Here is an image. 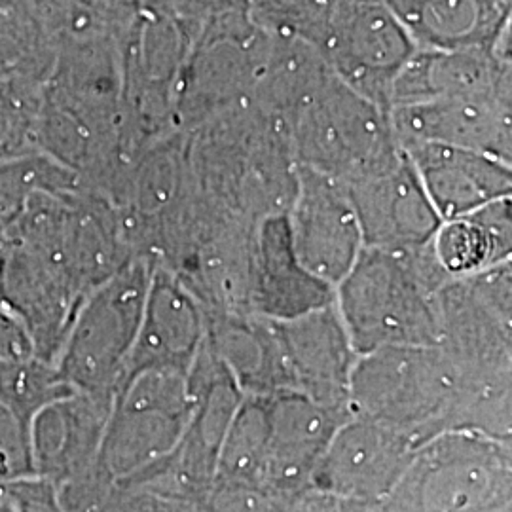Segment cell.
Wrapping results in <instances>:
<instances>
[{"label":"cell","instance_id":"52a82bcc","mask_svg":"<svg viewBox=\"0 0 512 512\" xmlns=\"http://www.w3.org/2000/svg\"><path fill=\"white\" fill-rule=\"evenodd\" d=\"M154 264L135 258L97 287L76 311L55 359L59 376L76 391L114 395L126 376L141 325Z\"/></svg>","mask_w":512,"mask_h":512},{"label":"cell","instance_id":"d6986e66","mask_svg":"<svg viewBox=\"0 0 512 512\" xmlns=\"http://www.w3.org/2000/svg\"><path fill=\"white\" fill-rule=\"evenodd\" d=\"M275 325L289 391L306 395L340 414H349V378L359 355L351 346L336 304L275 321Z\"/></svg>","mask_w":512,"mask_h":512},{"label":"cell","instance_id":"f546056e","mask_svg":"<svg viewBox=\"0 0 512 512\" xmlns=\"http://www.w3.org/2000/svg\"><path fill=\"white\" fill-rule=\"evenodd\" d=\"M46 80L0 78V162L38 154L37 124Z\"/></svg>","mask_w":512,"mask_h":512},{"label":"cell","instance_id":"1f68e13d","mask_svg":"<svg viewBox=\"0 0 512 512\" xmlns=\"http://www.w3.org/2000/svg\"><path fill=\"white\" fill-rule=\"evenodd\" d=\"M247 6L264 33L302 38L321 50L336 0H247Z\"/></svg>","mask_w":512,"mask_h":512},{"label":"cell","instance_id":"e575fe53","mask_svg":"<svg viewBox=\"0 0 512 512\" xmlns=\"http://www.w3.org/2000/svg\"><path fill=\"white\" fill-rule=\"evenodd\" d=\"M4 495L18 512H74L61 503L54 486L38 476L21 478L8 484L4 488Z\"/></svg>","mask_w":512,"mask_h":512},{"label":"cell","instance_id":"603a6c76","mask_svg":"<svg viewBox=\"0 0 512 512\" xmlns=\"http://www.w3.org/2000/svg\"><path fill=\"white\" fill-rule=\"evenodd\" d=\"M512 86L511 37L492 50H418L393 82L389 109Z\"/></svg>","mask_w":512,"mask_h":512},{"label":"cell","instance_id":"4dcf8cb0","mask_svg":"<svg viewBox=\"0 0 512 512\" xmlns=\"http://www.w3.org/2000/svg\"><path fill=\"white\" fill-rule=\"evenodd\" d=\"M74 391L52 363L29 359L23 363L0 365V404L21 423L31 427L38 410Z\"/></svg>","mask_w":512,"mask_h":512},{"label":"cell","instance_id":"7a4b0ae2","mask_svg":"<svg viewBox=\"0 0 512 512\" xmlns=\"http://www.w3.org/2000/svg\"><path fill=\"white\" fill-rule=\"evenodd\" d=\"M198 194L243 219L287 215L298 184L287 129L247 105L183 133Z\"/></svg>","mask_w":512,"mask_h":512},{"label":"cell","instance_id":"d6a6232c","mask_svg":"<svg viewBox=\"0 0 512 512\" xmlns=\"http://www.w3.org/2000/svg\"><path fill=\"white\" fill-rule=\"evenodd\" d=\"M293 499L253 488L213 482L209 494L205 495L200 512H287Z\"/></svg>","mask_w":512,"mask_h":512},{"label":"cell","instance_id":"3957f363","mask_svg":"<svg viewBox=\"0 0 512 512\" xmlns=\"http://www.w3.org/2000/svg\"><path fill=\"white\" fill-rule=\"evenodd\" d=\"M446 279L431 243L414 251L365 247L334 289L355 353L437 346L439 291Z\"/></svg>","mask_w":512,"mask_h":512},{"label":"cell","instance_id":"ffe728a7","mask_svg":"<svg viewBox=\"0 0 512 512\" xmlns=\"http://www.w3.org/2000/svg\"><path fill=\"white\" fill-rule=\"evenodd\" d=\"M205 332L207 319L202 304L175 275L154 266L122 384L147 370L188 374L202 349Z\"/></svg>","mask_w":512,"mask_h":512},{"label":"cell","instance_id":"d4e9b609","mask_svg":"<svg viewBox=\"0 0 512 512\" xmlns=\"http://www.w3.org/2000/svg\"><path fill=\"white\" fill-rule=\"evenodd\" d=\"M205 342L228 368L243 395L289 391L275 319L253 313H207Z\"/></svg>","mask_w":512,"mask_h":512},{"label":"cell","instance_id":"e0dca14e","mask_svg":"<svg viewBox=\"0 0 512 512\" xmlns=\"http://www.w3.org/2000/svg\"><path fill=\"white\" fill-rule=\"evenodd\" d=\"M0 243L6 253L2 304L29 330L38 359L54 365L86 296L55 253Z\"/></svg>","mask_w":512,"mask_h":512},{"label":"cell","instance_id":"8fae6325","mask_svg":"<svg viewBox=\"0 0 512 512\" xmlns=\"http://www.w3.org/2000/svg\"><path fill=\"white\" fill-rule=\"evenodd\" d=\"M321 52L351 90L389 110L393 82L418 48L387 0H336Z\"/></svg>","mask_w":512,"mask_h":512},{"label":"cell","instance_id":"ba28073f","mask_svg":"<svg viewBox=\"0 0 512 512\" xmlns=\"http://www.w3.org/2000/svg\"><path fill=\"white\" fill-rule=\"evenodd\" d=\"M192 414L188 374L147 370L131 376L112 397L99 452V475L120 488L167 458Z\"/></svg>","mask_w":512,"mask_h":512},{"label":"cell","instance_id":"74e56055","mask_svg":"<svg viewBox=\"0 0 512 512\" xmlns=\"http://www.w3.org/2000/svg\"><path fill=\"white\" fill-rule=\"evenodd\" d=\"M4 268H6V253H4V245L0 243V304L4 294Z\"/></svg>","mask_w":512,"mask_h":512},{"label":"cell","instance_id":"4fadbf2b","mask_svg":"<svg viewBox=\"0 0 512 512\" xmlns=\"http://www.w3.org/2000/svg\"><path fill=\"white\" fill-rule=\"evenodd\" d=\"M285 217L300 262L336 289L365 249L348 184L298 167L296 192Z\"/></svg>","mask_w":512,"mask_h":512},{"label":"cell","instance_id":"2e32d148","mask_svg":"<svg viewBox=\"0 0 512 512\" xmlns=\"http://www.w3.org/2000/svg\"><path fill=\"white\" fill-rule=\"evenodd\" d=\"M399 139L467 148L512 164V86L389 109Z\"/></svg>","mask_w":512,"mask_h":512},{"label":"cell","instance_id":"5bb4252c","mask_svg":"<svg viewBox=\"0 0 512 512\" xmlns=\"http://www.w3.org/2000/svg\"><path fill=\"white\" fill-rule=\"evenodd\" d=\"M418 448L393 427L349 414L319 459L311 488L378 505L401 480Z\"/></svg>","mask_w":512,"mask_h":512},{"label":"cell","instance_id":"8992f818","mask_svg":"<svg viewBox=\"0 0 512 512\" xmlns=\"http://www.w3.org/2000/svg\"><path fill=\"white\" fill-rule=\"evenodd\" d=\"M287 135L298 167L348 186L403 152L389 110L351 90L336 74L294 114Z\"/></svg>","mask_w":512,"mask_h":512},{"label":"cell","instance_id":"ac0fdd59","mask_svg":"<svg viewBox=\"0 0 512 512\" xmlns=\"http://www.w3.org/2000/svg\"><path fill=\"white\" fill-rule=\"evenodd\" d=\"M348 188L365 247L414 251L435 238L442 219L404 150Z\"/></svg>","mask_w":512,"mask_h":512},{"label":"cell","instance_id":"cb8c5ba5","mask_svg":"<svg viewBox=\"0 0 512 512\" xmlns=\"http://www.w3.org/2000/svg\"><path fill=\"white\" fill-rule=\"evenodd\" d=\"M418 50H492L511 37L512 0H387Z\"/></svg>","mask_w":512,"mask_h":512},{"label":"cell","instance_id":"4316f807","mask_svg":"<svg viewBox=\"0 0 512 512\" xmlns=\"http://www.w3.org/2000/svg\"><path fill=\"white\" fill-rule=\"evenodd\" d=\"M431 247L448 277L476 274L509 262L512 256L511 198L488 203L458 219L442 220Z\"/></svg>","mask_w":512,"mask_h":512},{"label":"cell","instance_id":"7402d4cb","mask_svg":"<svg viewBox=\"0 0 512 512\" xmlns=\"http://www.w3.org/2000/svg\"><path fill=\"white\" fill-rule=\"evenodd\" d=\"M334 287L306 270L294 253L285 215L256 226L249 313L275 321L293 319L334 304Z\"/></svg>","mask_w":512,"mask_h":512},{"label":"cell","instance_id":"484cf974","mask_svg":"<svg viewBox=\"0 0 512 512\" xmlns=\"http://www.w3.org/2000/svg\"><path fill=\"white\" fill-rule=\"evenodd\" d=\"M332 69L308 40L266 33L256 69L253 105L287 129L294 114L319 92Z\"/></svg>","mask_w":512,"mask_h":512},{"label":"cell","instance_id":"9a60e30c","mask_svg":"<svg viewBox=\"0 0 512 512\" xmlns=\"http://www.w3.org/2000/svg\"><path fill=\"white\" fill-rule=\"evenodd\" d=\"M260 397V488L294 499L311 488L319 459L349 414L325 408L293 391Z\"/></svg>","mask_w":512,"mask_h":512},{"label":"cell","instance_id":"836d02e7","mask_svg":"<svg viewBox=\"0 0 512 512\" xmlns=\"http://www.w3.org/2000/svg\"><path fill=\"white\" fill-rule=\"evenodd\" d=\"M92 512H200L181 499L165 497L139 488H114L90 507Z\"/></svg>","mask_w":512,"mask_h":512},{"label":"cell","instance_id":"f1b7e54d","mask_svg":"<svg viewBox=\"0 0 512 512\" xmlns=\"http://www.w3.org/2000/svg\"><path fill=\"white\" fill-rule=\"evenodd\" d=\"M54 50L21 0H0V78L48 80Z\"/></svg>","mask_w":512,"mask_h":512},{"label":"cell","instance_id":"6da1fadb","mask_svg":"<svg viewBox=\"0 0 512 512\" xmlns=\"http://www.w3.org/2000/svg\"><path fill=\"white\" fill-rule=\"evenodd\" d=\"M439 319L437 346L458 372V431L511 442V260L446 279Z\"/></svg>","mask_w":512,"mask_h":512},{"label":"cell","instance_id":"8d00e7d4","mask_svg":"<svg viewBox=\"0 0 512 512\" xmlns=\"http://www.w3.org/2000/svg\"><path fill=\"white\" fill-rule=\"evenodd\" d=\"M372 507L374 505H366V503L344 499L315 488H308L294 497L287 512H372Z\"/></svg>","mask_w":512,"mask_h":512},{"label":"cell","instance_id":"277c9868","mask_svg":"<svg viewBox=\"0 0 512 512\" xmlns=\"http://www.w3.org/2000/svg\"><path fill=\"white\" fill-rule=\"evenodd\" d=\"M459 378L440 346H399L359 355L348 412L384 423L418 446L458 429Z\"/></svg>","mask_w":512,"mask_h":512},{"label":"cell","instance_id":"44dd1931","mask_svg":"<svg viewBox=\"0 0 512 512\" xmlns=\"http://www.w3.org/2000/svg\"><path fill=\"white\" fill-rule=\"evenodd\" d=\"M401 147L442 220L458 219L512 196L509 162L435 143H406Z\"/></svg>","mask_w":512,"mask_h":512},{"label":"cell","instance_id":"9c48e42d","mask_svg":"<svg viewBox=\"0 0 512 512\" xmlns=\"http://www.w3.org/2000/svg\"><path fill=\"white\" fill-rule=\"evenodd\" d=\"M188 387L192 414L177 448L122 488L181 499L198 509L215 482L222 442L245 395L205 340L188 370Z\"/></svg>","mask_w":512,"mask_h":512},{"label":"cell","instance_id":"5b68a950","mask_svg":"<svg viewBox=\"0 0 512 512\" xmlns=\"http://www.w3.org/2000/svg\"><path fill=\"white\" fill-rule=\"evenodd\" d=\"M511 442L448 431L416 450L372 512H511Z\"/></svg>","mask_w":512,"mask_h":512},{"label":"cell","instance_id":"30bf717a","mask_svg":"<svg viewBox=\"0 0 512 512\" xmlns=\"http://www.w3.org/2000/svg\"><path fill=\"white\" fill-rule=\"evenodd\" d=\"M112 397L74 389L31 420L33 473L54 486L69 511L88 509L114 490L99 475Z\"/></svg>","mask_w":512,"mask_h":512},{"label":"cell","instance_id":"f35d334b","mask_svg":"<svg viewBox=\"0 0 512 512\" xmlns=\"http://www.w3.org/2000/svg\"><path fill=\"white\" fill-rule=\"evenodd\" d=\"M0 512H18L12 501L4 494H0Z\"/></svg>","mask_w":512,"mask_h":512},{"label":"cell","instance_id":"83f0119b","mask_svg":"<svg viewBox=\"0 0 512 512\" xmlns=\"http://www.w3.org/2000/svg\"><path fill=\"white\" fill-rule=\"evenodd\" d=\"M82 188L76 173L44 154L0 162V236L38 192L69 194Z\"/></svg>","mask_w":512,"mask_h":512},{"label":"cell","instance_id":"d590c367","mask_svg":"<svg viewBox=\"0 0 512 512\" xmlns=\"http://www.w3.org/2000/svg\"><path fill=\"white\" fill-rule=\"evenodd\" d=\"M37 351L29 330L8 306L0 304V365L35 359Z\"/></svg>","mask_w":512,"mask_h":512},{"label":"cell","instance_id":"7c38bea8","mask_svg":"<svg viewBox=\"0 0 512 512\" xmlns=\"http://www.w3.org/2000/svg\"><path fill=\"white\" fill-rule=\"evenodd\" d=\"M264 38L255 21H247L194 40L175 93V124L181 133L253 105Z\"/></svg>","mask_w":512,"mask_h":512}]
</instances>
